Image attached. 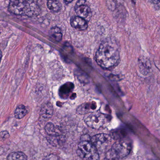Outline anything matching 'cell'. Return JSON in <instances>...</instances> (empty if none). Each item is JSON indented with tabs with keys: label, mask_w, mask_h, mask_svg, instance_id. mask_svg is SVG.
<instances>
[{
	"label": "cell",
	"mask_w": 160,
	"mask_h": 160,
	"mask_svg": "<svg viewBox=\"0 0 160 160\" xmlns=\"http://www.w3.org/2000/svg\"><path fill=\"white\" fill-rule=\"evenodd\" d=\"M120 59L119 47L115 41L108 39L102 42L96 53V62L104 69H110L117 64Z\"/></svg>",
	"instance_id": "6da1fadb"
},
{
	"label": "cell",
	"mask_w": 160,
	"mask_h": 160,
	"mask_svg": "<svg viewBox=\"0 0 160 160\" xmlns=\"http://www.w3.org/2000/svg\"><path fill=\"white\" fill-rule=\"evenodd\" d=\"M131 142L130 140H120L113 144L111 148L106 153L107 160H120L127 157L132 150Z\"/></svg>",
	"instance_id": "7a4b0ae2"
},
{
	"label": "cell",
	"mask_w": 160,
	"mask_h": 160,
	"mask_svg": "<svg viewBox=\"0 0 160 160\" xmlns=\"http://www.w3.org/2000/svg\"><path fill=\"white\" fill-rule=\"evenodd\" d=\"M8 10L12 14L28 17L38 16L40 9L36 0H29L26 3L16 6H8Z\"/></svg>",
	"instance_id": "3957f363"
},
{
	"label": "cell",
	"mask_w": 160,
	"mask_h": 160,
	"mask_svg": "<svg viewBox=\"0 0 160 160\" xmlns=\"http://www.w3.org/2000/svg\"><path fill=\"white\" fill-rule=\"evenodd\" d=\"M77 155L83 160H100L98 151L90 141H81Z\"/></svg>",
	"instance_id": "277c9868"
},
{
	"label": "cell",
	"mask_w": 160,
	"mask_h": 160,
	"mask_svg": "<svg viewBox=\"0 0 160 160\" xmlns=\"http://www.w3.org/2000/svg\"><path fill=\"white\" fill-rule=\"evenodd\" d=\"M110 120L111 117L99 112L92 113L85 118L86 125L95 129H99L105 127Z\"/></svg>",
	"instance_id": "5b68a950"
},
{
	"label": "cell",
	"mask_w": 160,
	"mask_h": 160,
	"mask_svg": "<svg viewBox=\"0 0 160 160\" xmlns=\"http://www.w3.org/2000/svg\"><path fill=\"white\" fill-rule=\"evenodd\" d=\"M45 131L49 137L47 139L51 144L57 145L61 142L62 133L57 127L51 123H49L45 127Z\"/></svg>",
	"instance_id": "8992f818"
},
{
	"label": "cell",
	"mask_w": 160,
	"mask_h": 160,
	"mask_svg": "<svg viewBox=\"0 0 160 160\" xmlns=\"http://www.w3.org/2000/svg\"><path fill=\"white\" fill-rule=\"evenodd\" d=\"M77 16L82 18L88 22L92 16L91 8L86 3V0H79L75 6Z\"/></svg>",
	"instance_id": "52a82bcc"
},
{
	"label": "cell",
	"mask_w": 160,
	"mask_h": 160,
	"mask_svg": "<svg viewBox=\"0 0 160 160\" xmlns=\"http://www.w3.org/2000/svg\"><path fill=\"white\" fill-rule=\"evenodd\" d=\"M111 140V137L110 135L104 133H100L91 137L90 142L98 151L103 148L104 149Z\"/></svg>",
	"instance_id": "ba28073f"
},
{
	"label": "cell",
	"mask_w": 160,
	"mask_h": 160,
	"mask_svg": "<svg viewBox=\"0 0 160 160\" xmlns=\"http://www.w3.org/2000/svg\"><path fill=\"white\" fill-rule=\"evenodd\" d=\"M70 23L73 28L79 31H84L88 28L87 22L78 16L72 17L70 19Z\"/></svg>",
	"instance_id": "9c48e42d"
},
{
	"label": "cell",
	"mask_w": 160,
	"mask_h": 160,
	"mask_svg": "<svg viewBox=\"0 0 160 160\" xmlns=\"http://www.w3.org/2000/svg\"><path fill=\"white\" fill-rule=\"evenodd\" d=\"M139 66L141 73L145 76L149 75L152 71L150 61L145 57H142L139 61Z\"/></svg>",
	"instance_id": "30bf717a"
},
{
	"label": "cell",
	"mask_w": 160,
	"mask_h": 160,
	"mask_svg": "<svg viewBox=\"0 0 160 160\" xmlns=\"http://www.w3.org/2000/svg\"><path fill=\"white\" fill-rule=\"evenodd\" d=\"M47 6L50 11L58 12L62 8V4L59 0H47Z\"/></svg>",
	"instance_id": "8fae6325"
},
{
	"label": "cell",
	"mask_w": 160,
	"mask_h": 160,
	"mask_svg": "<svg viewBox=\"0 0 160 160\" xmlns=\"http://www.w3.org/2000/svg\"><path fill=\"white\" fill-rule=\"evenodd\" d=\"M28 112L27 108L22 104L18 105L15 111V117L17 119L23 118Z\"/></svg>",
	"instance_id": "7c38bea8"
},
{
	"label": "cell",
	"mask_w": 160,
	"mask_h": 160,
	"mask_svg": "<svg viewBox=\"0 0 160 160\" xmlns=\"http://www.w3.org/2000/svg\"><path fill=\"white\" fill-rule=\"evenodd\" d=\"M50 34L52 38L58 42L62 40L63 34L61 29L59 27H52L50 31Z\"/></svg>",
	"instance_id": "4fadbf2b"
},
{
	"label": "cell",
	"mask_w": 160,
	"mask_h": 160,
	"mask_svg": "<svg viewBox=\"0 0 160 160\" xmlns=\"http://www.w3.org/2000/svg\"><path fill=\"white\" fill-rule=\"evenodd\" d=\"M27 156L21 152H12L8 156L6 160H27Z\"/></svg>",
	"instance_id": "5bb4252c"
},
{
	"label": "cell",
	"mask_w": 160,
	"mask_h": 160,
	"mask_svg": "<svg viewBox=\"0 0 160 160\" xmlns=\"http://www.w3.org/2000/svg\"><path fill=\"white\" fill-rule=\"evenodd\" d=\"M44 113L43 115L44 117L46 118H49L51 117L53 112V109L52 106L50 104H47L46 106L44 107Z\"/></svg>",
	"instance_id": "9a60e30c"
},
{
	"label": "cell",
	"mask_w": 160,
	"mask_h": 160,
	"mask_svg": "<svg viewBox=\"0 0 160 160\" xmlns=\"http://www.w3.org/2000/svg\"><path fill=\"white\" fill-rule=\"evenodd\" d=\"M106 2L109 9L111 11H114L117 6V1L116 0H106Z\"/></svg>",
	"instance_id": "2e32d148"
},
{
	"label": "cell",
	"mask_w": 160,
	"mask_h": 160,
	"mask_svg": "<svg viewBox=\"0 0 160 160\" xmlns=\"http://www.w3.org/2000/svg\"><path fill=\"white\" fill-rule=\"evenodd\" d=\"M28 1L29 0H9V3L8 5H18L24 3Z\"/></svg>",
	"instance_id": "e0dca14e"
},
{
	"label": "cell",
	"mask_w": 160,
	"mask_h": 160,
	"mask_svg": "<svg viewBox=\"0 0 160 160\" xmlns=\"http://www.w3.org/2000/svg\"><path fill=\"white\" fill-rule=\"evenodd\" d=\"M46 160H60L58 157L55 155H50L46 159Z\"/></svg>",
	"instance_id": "ac0fdd59"
},
{
	"label": "cell",
	"mask_w": 160,
	"mask_h": 160,
	"mask_svg": "<svg viewBox=\"0 0 160 160\" xmlns=\"http://www.w3.org/2000/svg\"><path fill=\"white\" fill-rule=\"evenodd\" d=\"M150 2L153 4L155 5L157 7L159 8L160 7V0H150Z\"/></svg>",
	"instance_id": "d6986e66"
},
{
	"label": "cell",
	"mask_w": 160,
	"mask_h": 160,
	"mask_svg": "<svg viewBox=\"0 0 160 160\" xmlns=\"http://www.w3.org/2000/svg\"><path fill=\"white\" fill-rule=\"evenodd\" d=\"M8 133L6 131H3L0 133V136L3 138H7L8 137Z\"/></svg>",
	"instance_id": "ffe728a7"
},
{
	"label": "cell",
	"mask_w": 160,
	"mask_h": 160,
	"mask_svg": "<svg viewBox=\"0 0 160 160\" xmlns=\"http://www.w3.org/2000/svg\"><path fill=\"white\" fill-rule=\"evenodd\" d=\"M73 0H64V2L66 4H69L71 3V2H73Z\"/></svg>",
	"instance_id": "44dd1931"
},
{
	"label": "cell",
	"mask_w": 160,
	"mask_h": 160,
	"mask_svg": "<svg viewBox=\"0 0 160 160\" xmlns=\"http://www.w3.org/2000/svg\"><path fill=\"white\" fill-rule=\"evenodd\" d=\"M117 1V2H119L120 3H122L124 2V0H116Z\"/></svg>",
	"instance_id": "7402d4cb"
},
{
	"label": "cell",
	"mask_w": 160,
	"mask_h": 160,
	"mask_svg": "<svg viewBox=\"0 0 160 160\" xmlns=\"http://www.w3.org/2000/svg\"><path fill=\"white\" fill-rule=\"evenodd\" d=\"M2 52H1V51L0 50V62H1V59H2Z\"/></svg>",
	"instance_id": "603a6c76"
},
{
	"label": "cell",
	"mask_w": 160,
	"mask_h": 160,
	"mask_svg": "<svg viewBox=\"0 0 160 160\" xmlns=\"http://www.w3.org/2000/svg\"><path fill=\"white\" fill-rule=\"evenodd\" d=\"M131 1L133 3H136V0H131Z\"/></svg>",
	"instance_id": "cb8c5ba5"
},
{
	"label": "cell",
	"mask_w": 160,
	"mask_h": 160,
	"mask_svg": "<svg viewBox=\"0 0 160 160\" xmlns=\"http://www.w3.org/2000/svg\"></svg>",
	"instance_id": "d4e9b609"
}]
</instances>
